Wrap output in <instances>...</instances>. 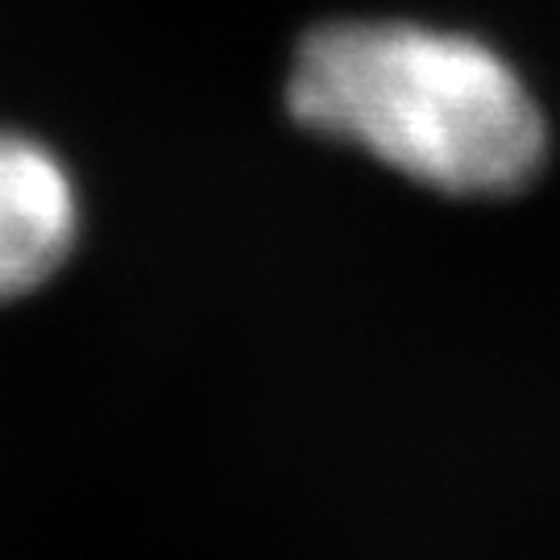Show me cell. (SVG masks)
Here are the masks:
<instances>
[{"label":"cell","instance_id":"6da1fadb","mask_svg":"<svg viewBox=\"0 0 560 560\" xmlns=\"http://www.w3.org/2000/svg\"><path fill=\"white\" fill-rule=\"evenodd\" d=\"M287 101L303 129L453 196L520 191L548 150L520 75L490 46L423 25H324L300 46Z\"/></svg>","mask_w":560,"mask_h":560},{"label":"cell","instance_id":"7a4b0ae2","mask_svg":"<svg viewBox=\"0 0 560 560\" xmlns=\"http://www.w3.org/2000/svg\"><path fill=\"white\" fill-rule=\"evenodd\" d=\"M75 241V191L50 150L0 133V300L34 291Z\"/></svg>","mask_w":560,"mask_h":560}]
</instances>
